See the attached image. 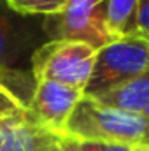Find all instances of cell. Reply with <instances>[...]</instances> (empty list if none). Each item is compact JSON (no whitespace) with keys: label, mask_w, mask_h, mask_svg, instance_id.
I'll use <instances>...</instances> for the list:
<instances>
[{"label":"cell","mask_w":149,"mask_h":151,"mask_svg":"<svg viewBox=\"0 0 149 151\" xmlns=\"http://www.w3.org/2000/svg\"><path fill=\"white\" fill-rule=\"evenodd\" d=\"M63 135L77 141H102L126 146L149 144V118L100 106L84 95L70 114Z\"/></svg>","instance_id":"6da1fadb"},{"label":"cell","mask_w":149,"mask_h":151,"mask_svg":"<svg viewBox=\"0 0 149 151\" xmlns=\"http://www.w3.org/2000/svg\"><path fill=\"white\" fill-rule=\"evenodd\" d=\"M98 49L79 40H46L30 60L34 81H53L82 90L93 74Z\"/></svg>","instance_id":"7a4b0ae2"},{"label":"cell","mask_w":149,"mask_h":151,"mask_svg":"<svg viewBox=\"0 0 149 151\" xmlns=\"http://www.w3.org/2000/svg\"><path fill=\"white\" fill-rule=\"evenodd\" d=\"M149 70V35H133L112 40L97 53L93 74L84 88L86 97L100 95L121 86Z\"/></svg>","instance_id":"3957f363"},{"label":"cell","mask_w":149,"mask_h":151,"mask_svg":"<svg viewBox=\"0 0 149 151\" xmlns=\"http://www.w3.org/2000/svg\"><path fill=\"white\" fill-rule=\"evenodd\" d=\"M105 0H69L56 14L42 18L46 40H79L97 49L112 42L104 25Z\"/></svg>","instance_id":"277c9868"},{"label":"cell","mask_w":149,"mask_h":151,"mask_svg":"<svg viewBox=\"0 0 149 151\" xmlns=\"http://www.w3.org/2000/svg\"><path fill=\"white\" fill-rule=\"evenodd\" d=\"M44 42L42 19L21 16L0 0V72H30L32 55Z\"/></svg>","instance_id":"5b68a950"},{"label":"cell","mask_w":149,"mask_h":151,"mask_svg":"<svg viewBox=\"0 0 149 151\" xmlns=\"http://www.w3.org/2000/svg\"><path fill=\"white\" fill-rule=\"evenodd\" d=\"M84 91L53 81H35L34 93L27 104V118L39 128L62 137L75 106Z\"/></svg>","instance_id":"8992f818"},{"label":"cell","mask_w":149,"mask_h":151,"mask_svg":"<svg viewBox=\"0 0 149 151\" xmlns=\"http://www.w3.org/2000/svg\"><path fill=\"white\" fill-rule=\"evenodd\" d=\"M58 137L34 125L27 113L0 119V151H51Z\"/></svg>","instance_id":"52a82bcc"},{"label":"cell","mask_w":149,"mask_h":151,"mask_svg":"<svg viewBox=\"0 0 149 151\" xmlns=\"http://www.w3.org/2000/svg\"><path fill=\"white\" fill-rule=\"evenodd\" d=\"M90 99L105 107L140 114L149 106V70L121 86H116Z\"/></svg>","instance_id":"ba28073f"},{"label":"cell","mask_w":149,"mask_h":151,"mask_svg":"<svg viewBox=\"0 0 149 151\" xmlns=\"http://www.w3.org/2000/svg\"><path fill=\"white\" fill-rule=\"evenodd\" d=\"M137 11L139 0H105L104 25L111 40H117L139 32Z\"/></svg>","instance_id":"9c48e42d"},{"label":"cell","mask_w":149,"mask_h":151,"mask_svg":"<svg viewBox=\"0 0 149 151\" xmlns=\"http://www.w3.org/2000/svg\"><path fill=\"white\" fill-rule=\"evenodd\" d=\"M14 12L21 16H32V18H46L51 14H56L63 9V5L69 0H4Z\"/></svg>","instance_id":"30bf717a"},{"label":"cell","mask_w":149,"mask_h":151,"mask_svg":"<svg viewBox=\"0 0 149 151\" xmlns=\"http://www.w3.org/2000/svg\"><path fill=\"white\" fill-rule=\"evenodd\" d=\"M0 83H4L9 90H12L25 104H28L35 88V81L30 72H16V74L0 72Z\"/></svg>","instance_id":"8fae6325"},{"label":"cell","mask_w":149,"mask_h":151,"mask_svg":"<svg viewBox=\"0 0 149 151\" xmlns=\"http://www.w3.org/2000/svg\"><path fill=\"white\" fill-rule=\"evenodd\" d=\"M25 113H27V104L4 83H0V119L21 116Z\"/></svg>","instance_id":"7c38bea8"},{"label":"cell","mask_w":149,"mask_h":151,"mask_svg":"<svg viewBox=\"0 0 149 151\" xmlns=\"http://www.w3.org/2000/svg\"><path fill=\"white\" fill-rule=\"evenodd\" d=\"M81 151H132V146L117 142H102V141H79Z\"/></svg>","instance_id":"4fadbf2b"},{"label":"cell","mask_w":149,"mask_h":151,"mask_svg":"<svg viewBox=\"0 0 149 151\" xmlns=\"http://www.w3.org/2000/svg\"><path fill=\"white\" fill-rule=\"evenodd\" d=\"M137 28H139V32L149 35V0H139Z\"/></svg>","instance_id":"5bb4252c"},{"label":"cell","mask_w":149,"mask_h":151,"mask_svg":"<svg viewBox=\"0 0 149 151\" xmlns=\"http://www.w3.org/2000/svg\"><path fill=\"white\" fill-rule=\"evenodd\" d=\"M58 151H81V142L74 137L62 135L58 137Z\"/></svg>","instance_id":"9a60e30c"},{"label":"cell","mask_w":149,"mask_h":151,"mask_svg":"<svg viewBox=\"0 0 149 151\" xmlns=\"http://www.w3.org/2000/svg\"><path fill=\"white\" fill-rule=\"evenodd\" d=\"M132 151H149V144H135L132 146Z\"/></svg>","instance_id":"2e32d148"},{"label":"cell","mask_w":149,"mask_h":151,"mask_svg":"<svg viewBox=\"0 0 149 151\" xmlns=\"http://www.w3.org/2000/svg\"><path fill=\"white\" fill-rule=\"evenodd\" d=\"M140 114H144L146 118H149V106H148V107H146V109H144V111H142Z\"/></svg>","instance_id":"e0dca14e"},{"label":"cell","mask_w":149,"mask_h":151,"mask_svg":"<svg viewBox=\"0 0 149 151\" xmlns=\"http://www.w3.org/2000/svg\"><path fill=\"white\" fill-rule=\"evenodd\" d=\"M51 151H58V142H56V146H54V148H53Z\"/></svg>","instance_id":"ac0fdd59"}]
</instances>
